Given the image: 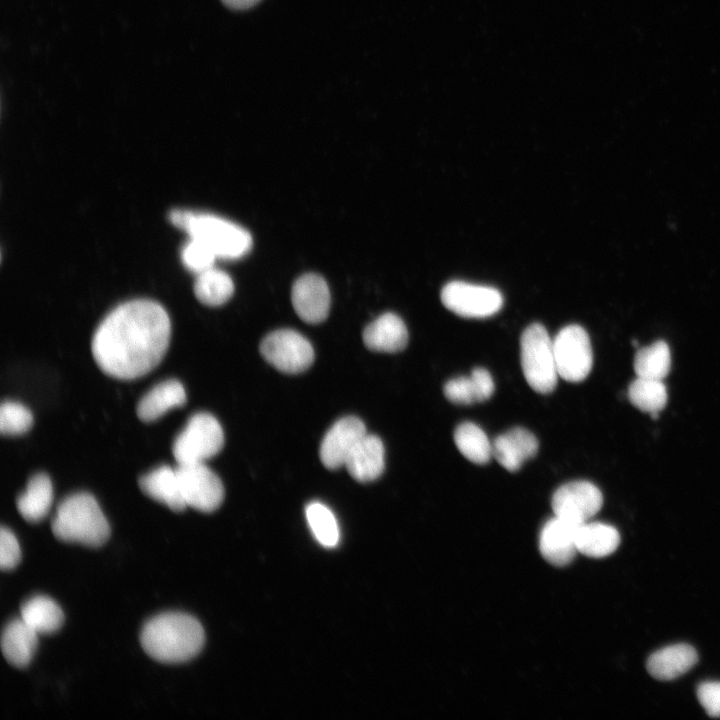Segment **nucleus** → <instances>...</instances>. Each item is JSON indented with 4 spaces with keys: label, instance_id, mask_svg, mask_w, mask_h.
<instances>
[{
    "label": "nucleus",
    "instance_id": "34",
    "mask_svg": "<svg viewBox=\"0 0 720 720\" xmlns=\"http://www.w3.org/2000/svg\"><path fill=\"white\" fill-rule=\"evenodd\" d=\"M697 698L710 717H720V682H703L697 688Z\"/></svg>",
    "mask_w": 720,
    "mask_h": 720
},
{
    "label": "nucleus",
    "instance_id": "8",
    "mask_svg": "<svg viewBox=\"0 0 720 720\" xmlns=\"http://www.w3.org/2000/svg\"><path fill=\"white\" fill-rule=\"evenodd\" d=\"M264 359L284 373H300L314 361L311 343L300 333L280 329L269 333L260 344Z\"/></svg>",
    "mask_w": 720,
    "mask_h": 720
},
{
    "label": "nucleus",
    "instance_id": "7",
    "mask_svg": "<svg viewBox=\"0 0 720 720\" xmlns=\"http://www.w3.org/2000/svg\"><path fill=\"white\" fill-rule=\"evenodd\" d=\"M558 375L568 382H581L590 373L593 353L586 330L576 324L562 328L553 340Z\"/></svg>",
    "mask_w": 720,
    "mask_h": 720
},
{
    "label": "nucleus",
    "instance_id": "4",
    "mask_svg": "<svg viewBox=\"0 0 720 720\" xmlns=\"http://www.w3.org/2000/svg\"><path fill=\"white\" fill-rule=\"evenodd\" d=\"M173 225L206 244L221 259H239L252 248V237L243 227L216 215L173 210L169 214Z\"/></svg>",
    "mask_w": 720,
    "mask_h": 720
},
{
    "label": "nucleus",
    "instance_id": "10",
    "mask_svg": "<svg viewBox=\"0 0 720 720\" xmlns=\"http://www.w3.org/2000/svg\"><path fill=\"white\" fill-rule=\"evenodd\" d=\"M176 471L187 506L205 513L219 508L224 499V487L214 471L204 463L178 464Z\"/></svg>",
    "mask_w": 720,
    "mask_h": 720
},
{
    "label": "nucleus",
    "instance_id": "3",
    "mask_svg": "<svg viewBox=\"0 0 720 720\" xmlns=\"http://www.w3.org/2000/svg\"><path fill=\"white\" fill-rule=\"evenodd\" d=\"M58 540L100 547L110 537V526L96 499L87 492L66 497L57 508L51 523Z\"/></svg>",
    "mask_w": 720,
    "mask_h": 720
},
{
    "label": "nucleus",
    "instance_id": "30",
    "mask_svg": "<svg viewBox=\"0 0 720 720\" xmlns=\"http://www.w3.org/2000/svg\"><path fill=\"white\" fill-rule=\"evenodd\" d=\"M307 522L316 540L326 548L335 547L340 538L339 526L332 511L321 502H311L305 510Z\"/></svg>",
    "mask_w": 720,
    "mask_h": 720
},
{
    "label": "nucleus",
    "instance_id": "18",
    "mask_svg": "<svg viewBox=\"0 0 720 720\" xmlns=\"http://www.w3.org/2000/svg\"><path fill=\"white\" fill-rule=\"evenodd\" d=\"M697 661L698 655L694 647L680 643L664 647L651 654L646 667L653 678L669 681L688 672Z\"/></svg>",
    "mask_w": 720,
    "mask_h": 720
},
{
    "label": "nucleus",
    "instance_id": "15",
    "mask_svg": "<svg viewBox=\"0 0 720 720\" xmlns=\"http://www.w3.org/2000/svg\"><path fill=\"white\" fill-rule=\"evenodd\" d=\"M493 456L509 472H515L538 451V440L522 427H514L492 442Z\"/></svg>",
    "mask_w": 720,
    "mask_h": 720
},
{
    "label": "nucleus",
    "instance_id": "31",
    "mask_svg": "<svg viewBox=\"0 0 720 720\" xmlns=\"http://www.w3.org/2000/svg\"><path fill=\"white\" fill-rule=\"evenodd\" d=\"M33 425L31 411L18 402L5 401L0 407V431L6 436L26 433Z\"/></svg>",
    "mask_w": 720,
    "mask_h": 720
},
{
    "label": "nucleus",
    "instance_id": "19",
    "mask_svg": "<svg viewBox=\"0 0 720 720\" xmlns=\"http://www.w3.org/2000/svg\"><path fill=\"white\" fill-rule=\"evenodd\" d=\"M141 491L151 499L162 503L174 512L183 511L187 505L182 496L176 468L159 466L138 480Z\"/></svg>",
    "mask_w": 720,
    "mask_h": 720
},
{
    "label": "nucleus",
    "instance_id": "22",
    "mask_svg": "<svg viewBox=\"0 0 720 720\" xmlns=\"http://www.w3.org/2000/svg\"><path fill=\"white\" fill-rule=\"evenodd\" d=\"M494 381L486 369L475 368L470 376H460L447 381L443 392L456 405H471L488 400L494 393Z\"/></svg>",
    "mask_w": 720,
    "mask_h": 720
},
{
    "label": "nucleus",
    "instance_id": "12",
    "mask_svg": "<svg viewBox=\"0 0 720 720\" xmlns=\"http://www.w3.org/2000/svg\"><path fill=\"white\" fill-rule=\"evenodd\" d=\"M366 434L365 425L358 417L340 418L329 428L320 444L319 455L323 465L331 470L344 466L354 447Z\"/></svg>",
    "mask_w": 720,
    "mask_h": 720
},
{
    "label": "nucleus",
    "instance_id": "6",
    "mask_svg": "<svg viewBox=\"0 0 720 720\" xmlns=\"http://www.w3.org/2000/svg\"><path fill=\"white\" fill-rule=\"evenodd\" d=\"M223 444L224 433L219 421L210 413L198 412L176 436L172 453L178 464L204 463L217 455Z\"/></svg>",
    "mask_w": 720,
    "mask_h": 720
},
{
    "label": "nucleus",
    "instance_id": "27",
    "mask_svg": "<svg viewBox=\"0 0 720 720\" xmlns=\"http://www.w3.org/2000/svg\"><path fill=\"white\" fill-rule=\"evenodd\" d=\"M454 442L469 461L484 465L493 456V446L485 432L472 422H462L454 431Z\"/></svg>",
    "mask_w": 720,
    "mask_h": 720
},
{
    "label": "nucleus",
    "instance_id": "21",
    "mask_svg": "<svg viewBox=\"0 0 720 720\" xmlns=\"http://www.w3.org/2000/svg\"><path fill=\"white\" fill-rule=\"evenodd\" d=\"M186 391L176 379H167L155 385L139 401L136 408L138 418L143 422H152L169 410L185 405Z\"/></svg>",
    "mask_w": 720,
    "mask_h": 720
},
{
    "label": "nucleus",
    "instance_id": "5",
    "mask_svg": "<svg viewBox=\"0 0 720 720\" xmlns=\"http://www.w3.org/2000/svg\"><path fill=\"white\" fill-rule=\"evenodd\" d=\"M520 348L522 371L528 385L540 394L553 392L559 375L553 341L546 328L540 323L526 327L521 335Z\"/></svg>",
    "mask_w": 720,
    "mask_h": 720
},
{
    "label": "nucleus",
    "instance_id": "25",
    "mask_svg": "<svg viewBox=\"0 0 720 720\" xmlns=\"http://www.w3.org/2000/svg\"><path fill=\"white\" fill-rule=\"evenodd\" d=\"M20 618L39 635L57 632L64 622V614L60 606L52 599L40 595L22 604Z\"/></svg>",
    "mask_w": 720,
    "mask_h": 720
},
{
    "label": "nucleus",
    "instance_id": "26",
    "mask_svg": "<svg viewBox=\"0 0 720 720\" xmlns=\"http://www.w3.org/2000/svg\"><path fill=\"white\" fill-rule=\"evenodd\" d=\"M233 292V280L225 271L211 267L197 274L194 293L201 303L220 306L231 298Z\"/></svg>",
    "mask_w": 720,
    "mask_h": 720
},
{
    "label": "nucleus",
    "instance_id": "17",
    "mask_svg": "<svg viewBox=\"0 0 720 720\" xmlns=\"http://www.w3.org/2000/svg\"><path fill=\"white\" fill-rule=\"evenodd\" d=\"M384 455L385 450L381 439L367 433L354 447L344 466L355 480L370 482L383 473Z\"/></svg>",
    "mask_w": 720,
    "mask_h": 720
},
{
    "label": "nucleus",
    "instance_id": "32",
    "mask_svg": "<svg viewBox=\"0 0 720 720\" xmlns=\"http://www.w3.org/2000/svg\"><path fill=\"white\" fill-rule=\"evenodd\" d=\"M181 258L183 264L196 274L214 267V262L218 259L206 244L190 237L182 248Z\"/></svg>",
    "mask_w": 720,
    "mask_h": 720
},
{
    "label": "nucleus",
    "instance_id": "14",
    "mask_svg": "<svg viewBox=\"0 0 720 720\" xmlns=\"http://www.w3.org/2000/svg\"><path fill=\"white\" fill-rule=\"evenodd\" d=\"M581 524L556 516L545 523L539 536V550L551 565L570 564L578 550L576 534Z\"/></svg>",
    "mask_w": 720,
    "mask_h": 720
},
{
    "label": "nucleus",
    "instance_id": "1",
    "mask_svg": "<svg viewBox=\"0 0 720 720\" xmlns=\"http://www.w3.org/2000/svg\"><path fill=\"white\" fill-rule=\"evenodd\" d=\"M170 336V318L162 305L137 299L117 306L103 319L93 335L91 351L104 373L132 380L161 362Z\"/></svg>",
    "mask_w": 720,
    "mask_h": 720
},
{
    "label": "nucleus",
    "instance_id": "24",
    "mask_svg": "<svg viewBox=\"0 0 720 720\" xmlns=\"http://www.w3.org/2000/svg\"><path fill=\"white\" fill-rule=\"evenodd\" d=\"M620 544L618 530L605 523L588 521L581 524L576 534L578 552L592 558H603L612 554Z\"/></svg>",
    "mask_w": 720,
    "mask_h": 720
},
{
    "label": "nucleus",
    "instance_id": "23",
    "mask_svg": "<svg viewBox=\"0 0 720 720\" xmlns=\"http://www.w3.org/2000/svg\"><path fill=\"white\" fill-rule=\"evenodd\" d=\"M53 501V486L45 473L33 475L26 486L25 492L16 500L20 515L28 522L41 521L49 512Z\"/></svg>",
    "mask_w": 720,
    "mask_h": 720
},
{
    "label": "nucleus",
    "instance_id": "9",
    "mask_svg": "<svg viewBox=\"0 0 720 720\" xmlns=\"http://www.w3.org/2000/svg\"><path fill=\"white\" fill-rule=\"evenodd\" d=\"M443 305L461 317L485 318L497 313L503 305L502 294L485 285L451 281L441 291Z\"/></svg>",
    "mask_w": 720,
    "mask_h": 720
},
{
    "label": "nucleus",
    "instance_id": "2",
    "mask_svg": "<svg viewBox=\"0 0 720 720\" xmlns=\"http://www.w3.org/2000/svg\"><path fill=\"white\" fill-rule=\"evenodd\" d=\"M205 633L200 622L184 613L168 612L150 619L142 628L140 643L157 662L176 664L194 658L203 648Z\"/></svg>",
    "mask_w": 720,
    "mask_h": 720
},
{
    "label": "nucleus",
    "instance_id": "11",
    "mask_svg": "<svg viewBox=\"0 0 720 720\" xmlns=\"http://www.w3.org/2000/svg\"><path fill=\"white\" fill-rule=\"evenodd\" d=\"M602 504L601 491L588 481H572L560 486L551 501L556 516L578 524L587 522L601 509Z\"/></svg>",
    "mask_w": 720,
    "mask_h": 720
},
{
    "label": "nucleus",
    "instance_id": "16",
    "mask_svg": "<svg viewBox=\"0 0 720 720\" xmlns=\"http://www.w3.org/2000/svg\"><path fill=\"white\" fill-rule=\"evenodd\" d=\"M363 342L372 351L395 353L407 346L408 331L398 315L387 312L365 327Z\"/></svg>",
    "mask_w": 720,
    "mask_h": 720
},
{
    "label": "nucleus",
    "instance_id": "35",
    "mask_svg": "<svg viewBox=\"0 0 720 720\" xmlns=\"http://www.w3.org/2000/svg\"><path fill=\"white\" fill-rule=\"evenodd\" d=\"M260 0H222V2L229 8L235 10L248 9L257 4Z\"/></svg>",
    "mask_w": 720,
    "mask_h": 720
},
{
    "label": "nucleus",
    "instance_id": "13",
    "mask_svg": "<svg viewBox=\"0 0 720 720\" xmlns=\"http://www.w3.org/2000/svg\"><path fill=\"white\" fill-rule=\"evenodd\" d=\"M291 300L297 315L305 322L324 321L330 309V291L325 280L315 273L300 276L293 284Z\"/></svg>",
    "mask_w": 720,
    "mask_h": 720
},
{
    "label": "nucleus",
    "instance_id": "29",
    "mask_svg": "<svg viewBox=\"0 0 720 720\" xmlns=\"http://www.w3.org/2000/svg\"><path fill=\"white\" fill-rule=\"evenodd\" d=\"M628 398L639 410L656 416L667 403L663 380L636 377L629 385Z\"/></svg>",
    "mask_w": 720,
    "mask_h": 720
},
{
    "label": "nucleus",
    "instance_id": "20",
    "mask_svg": "<svg viewBox=\"0 0 720 720\" xmlns=\"http://www.w3.org/2000/svg\"><path fill=\"white\" fill-rule=\"evenodd\" d=\"M38 636L21 618L10 621L1 635V651L5 660L16 668L27 667L37 649Z\"/></svg>",
    "mask_w": 720,
    "mask_h": 720
},
{
    "label": "nucleus",
    "instance_id": "28",
    "mask_svg": "<svg viewBox=\"0 0 720 720\" xmlns=\"http://www.w3.org/2000/svg\"><path fill=\"white\" fill-rule=\"evenodd\" d=\"M633 366L637 377L664 380L671 368L667 343L660 340L638 349Z\"/></svg>",
    "mask_w": 720,
    "mask_h": 720
},
{
    "label": "nucleus",
    "instance_id": "33",
    "mask_svg": "<svg viewBox=\"0 0 720 720\" xmlns=\"http://www.w3.org/2000/svg\"><path fill=\"white\" fill-rule=\"evenodd\" d=\"M21 560V549L16 536L7 528L0 530V567L4 571L14 569Z\"/></svg>",
    "mask_w": 720,
    "mask_h": 720
}]
</instances>
